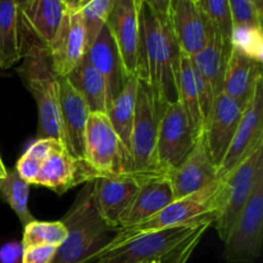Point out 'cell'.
Returning <instances> with one entry per match:
<instances>
[{
	"label": "cell",
	"instance_id": "6da1fadb",
	"mask_svg": "<svg viewBox=\"0 0 263 263\" xmlns=\"http://www.w3.org/2000/svg\"><path fill=\"white\" fill-rule=\"evenodd\" d=\"M140 69L148 81L154 108L161 118L164 108L179 100V68L181 51L167 15L157 13L140 0Z\"/></svg>",
	"mask_w": 263,
	"mask_h": 263
},
{
	"label": "cell",
	"instance_id": "7a4b0ae2",
	"mask_svg": "<svg viewBox=\"0 0 263 263\" xmlns=\"http://www.w3.org/2000/svg\"><path fill=\"white\" fill-rule=\"evenodd\" d=\"M215 217L140 234L115 247H104L86 263H186Z\"/></svg>",
	"mask_w": 263,
	"mask_h": 263
},
{
	"label": "cell",
	"instance_id": "3957f363",
	"mask_svg": "<svg viewBox=\"0 0 263 263\" xmlns=\"http://www.w3.org/2000/svg\"><path fill=\"white\" fill-rule=\"evenodd\" d=\"M67 238L58 247L51 263H86L115 236L100 218L92 202V181L85 182L68 212L62 218Z\"/></svg>",
	"mask_w": 263,
	"mask_h": 263
},
{
	"label": "cell",
	"instance_id": "277c9868",
	"mask_svg": "<svg viewBox=\"0 0 263 263\" xmlns=\"http://www.w3.org/2000/svg\"><path fill=\"white\" fill-rule=\"evenodd\" d=\"M21 79L35 99L39 112V138H61L59 76L54 72L49 50L35 41L21 40Z\"/></svg>",
	"mask_w": 263,
	"mask_h": 263
},
{
	"label": "cell",
	"instance_id": "5b68a950",
	"mask_svg": "<svg viewBox=\"0 0 263 263\" xmlns=\"http://www.w3.org/2000/svg\"><path fill=\"white\" fill-rule=\"evenodd\" d=\"M222 208V180L217 179L203 189L172 200L168 205L148 220L117 231L105 247H115L140 234L186 225L205 217L217 218Z\"/></svg>",
	"mask_w": 263,
	"mask_h": 263
},
{
	"label": "cell",
	"instance_id": "8992f818",
	"mask_svg": "<svg viewBox=\"0 0 263 263\" xmlns=\"http://www.w3.org/2000/svg\"><path fill=\"white\" fill-rule=\"evenodd\" d=\"M158 122L148 81L139 76L130 140V172L143 180L162 175L157 168L156 158Z\"/></svg>",
	"mask_w": 263,
	"mask_h": 263
},
{
	"label": "cell",
	"instance_id": "52a82bcc",
	"mask_svg": "<svg viewBox=\"0 0 263 263\" xmlns=\"http://www.w3.org/2000/svg\"><path fill=\"white\" fill-rule=\"evenodd\" d=\"M263 170V140L222 180V208L215 223L222 241L228 238L236 218L251 198L258 174Z\"/></svg>",
	"mask_w": 263,
	"mask_h": 263
},
{
	"label": "cell",
	"instance_id": "ba28073f",
	"mask_svg": "<svg viewBox=\"0 0 263 263\" xmlns=\"http://www.w3.org/2000/svg\"><path fill=\"white\" fill-rule=\"evenodd\" d=\"M85 162L95 176L131 174L130 154L107 113H90L85 134Z\"/></svg>",
	"mask_w": 263,
	"mask_h": 263
},
{
	"label": "cell",
	"instance_id": "9c48e42d",
	"mask_svg": "<svg viewBox=\"0 0 263 263\" xmlns=\"http://www.w3.org/2000/svg\"><path fill=\"white\" fill-rule=\"evenodd\" d=\"M263 170L246 207L236 218L223 244V258L233 263H252L259 258L263 238Z\"/></svg>",
	"mask_w": 263,
	"mask_h": 263
},
{
	"label": "cell",
	"instance_id": "30bf717a",
	"mask_svg": "<svg viewBox=\"0 0 263 263\" xmlns=\"http://www.w3.org/2000/svg\"><path fill=\"white\" fill-rule=\"evenodd\" d=\"M197 139L179 100L167 105L159 118L157 135L156 158L159 174L168 175L177 168Z\"/></svg>",
	"mask_w": 263,
	"mask_h": 263
},
{
	"label": "cell",
	"instance_id": "8fae6325",
	"mask_svg": "<svg viewBox=\"0 0 263 263\" xmlns=\"http://www.w3.org/2000/svg\"><path fill=\"white\" fill-rule=\"evenodd\" d=\"M140 0H113L107 27L120 53L126 80L140 69Z\"/></svg>",
	"mask_w": 263,
	"mask_h": 263
},
{
	"label": "cell",
	"instance_id": "7c38bea8",
	"mask_svg": "<svg viewBox=\"0 0 263 263\" xmlns=\"http://www.w3.org/2000/svg\"><path fill=\"white\" fill-rule=\"evenodd\" d=\"M91 181L95 210L107 226L117 233L144 180L133 174H120L99 175Z\"/></svg>",
	"mask_w": 263,
	"mask_h": 263
},
{
	"label": "cell",
	"instance_id": "4fadbf2b",
	"mask_svg": "<svg viewBox=\"0 0 263 263\" xmlns=\"http://www.w3.org/2000/svg\"><path fill=\"white\" fill-rule=\"evenodd\" d=\"M89 115L86 102L68 77H59V141L64 151L79 162H85V134Z\"/></svg>",
	"mask_w": 263,
	"mask_h": 263
},
{
	"label": "cell",
	"instance_id": "5bb4252c",
	"mask_svg": "<svg viewBox=\"0 0 263 263\" xmlns=\"http://www.w3.org/2000/svg\"><path fill=\"white\" fill-rule=\"evenodd\" d=\"M263 140V79L244 107L239 125L222 163L217 170L218 179L228 176L239 162Z\"/></svg>",
	"mask_w": 263,
	"mask_h": 263
},
{
	"label": "cell",
	"instance_id": "9a60e30c",
	"mask_svg": "<svg viewBox=\"0 0 263 263\" xmlns=\"http://www.w3.org/2000/svg\"><path fill=\"white\" fill-rule=\"evenodd\" d=\"M244 107L246 104L223 92L215 98L210 117L203 128V136L211 159L217 170L230 146Z\"/></svg>",
	"mask_w": 263,
	"mask_h": 263
},
{
	"label": "cell",
	"instance_id": "2e32d148",
	"mask_svg": "<svg viewBox=\"0 0 263 263\" xmlns=\"http://www.w3.org/2000/svg\"><path fill=\"white\" fill-rule=\"evenodd\" d=\"M167 20L181 54L193 57L207 43L210 22L197 0H170Z\"/></svg>",
	"mask_w": 263,
	"mask_h": 263
},
{
	"label": "cell",
	"instance_id": "e0dca14e",
	"mask_svg": "<svg viewBox=\"0 0 263 263\" xmlns=\"http://www.w3.org/2000/svg\"><path fill=\"white\" fill-rule=\"evenodd\" d=\"M48 50L59 77H67L81 63L86 54V33L79 9H68Z\"/></svg>",
	"mask_w": 263,
	"mask_h": 263
},
{
	"label": "cell",
	"instance_id": "ac0fdd59",
	"mask_svg": "<svg viewBox=\"0 0 263 263\" xmlns=\"http://www.w3.org/2000/svg\"><path fill=\"white\" fill-rule=\"evenodd\" d=\"M67 12L64 0H28L20 8L21 40L35 41L48 48Z\"/></svg>",
	"mask_w": 263,
	"mask_h": 263
},
{
	"label": "cell",
	"instance_id": "d6986e66",
	"mask_svg": "<svg viewBox=\"0 0 263 263\" xmlns=\"http://www.w3.org/2000/svg\"><path fill=\"white\" fill-rule=\"evenodd\" d=\"M167 176L171 181L175 199L193 194L218 179L217 167L211 159L203 134L182 163Z\"/></svg>",
	"mask_w": 263,
	"mask_h": 263
},
{
	"label": "cell",
	"instance_id": "ffe728a7",
	"mask_svg": "<svg viewBox=\"0 0 263 263\" xmlns=\"http://www.w3.org/2000/svg\"><path fill=\"white\" fill-rule=\"evenodd\" d=\"M94 177L95 174L86 162L76 161L62 146L43 162L35 185L63 194L74 185L91 181Z\"/></svg>",
	"mask_w": 263,
	"mask_h": 263
},
{
	"label": "cell",
	"instance_id": "44dd1931",
	"mask_svg": "<svg viewBox=\"0 0 263 263\" xmlns=\"http://www.w3.org/2000/svg\"><path fill=\"white\" fill-rule=\"evenodd\" d=\"M172 200H175V194L167 175L145 179L141 182L127 212L121 220L120 230L148 220L168 205Z\"/></svg>",
	"mask_w": 263,
	"mask_h": 263
},
{
	"label": "cell",
	"instance_id": "7402d4cb",
	"mask_svg": "<svg viewBox=\"0 0 263 263\" xmlns=\"http://www.w3.org/2000/svg\"><path fill=\"white\" fill-rule=\"evenodd\" d=\"M85 58L102 74L103 80L107 85L108 99H109L110 105L116 97L122 91L127 80H126L125 72H123L120 53H118V49L107 25L102 28L99 35L86 49Z\"/></svg>",
	"mask_w": 263,
	"mask_h": 263
},
{
	"label": "cell",
	"instance_id": "603a6c76",
	"mask_svg": "<svg viewBox=\"0 0 263 263\" xmlns=\"http://www.w3.org/2000/svg\"><path fill=\"white\" fill-rule=\"evenodd\" d=\"M231 49L230 40L223 37L222 33L210 23L207 43L202 50L190 57L193 66L208 82L215 97L222 92L223 77Z\"/></svg>",
	"mask_w": 263,
	"mask_h": 263
},
{
	"label": "cell",
	"instance_id": "cb8c5ba5",
	"mask_svg": "<svg viewBox=\"0 0 263 263\" xmlns=\"http://www.w3.org/2000/svg\"><path fill=\"white\" fill-rule=\"evenodd\" d=\"M262 79V63L231 49L223 77V94L247 104Z\"/></svg>",
	"mask_w": 263,
	"mask_h": 263
},
{
	"label": "cell",
	"instance_id": "d4e9b609",
	"mask_svg": "<svg viewBox=\"0 0 263 263\" xmlns=\"http://www.w3.org/2000/svg\"><path fill=\"white\" fill-rule=\"evenodd\" d=\"M68 80L82 95L89 107L90 113H108L109 99H108L107 85L102 74L90 64L86 58L68 74Z\"/></svg>",
	"mask_w": 263,
	"mask_h": 263
},
{
	"label": "cell",
	"instance_id": "484cf974",
	"mask_svg": "<svg viewBox=\"0 0 263 263\" xmlns=\"http://www.w3.org/2000/svg\"><path fill=\"white\" fill-rule=\"evenodd\" d=\"M20 8L15 0H0V68L21 61Z\"/></svg>",
	"mask_w": 263,
	"mask_h": 263
},
{
	"label": "cell",
	"instance_id": "4316f807",
	"mask_svg": "<svg viewBox=\"0 0 263 263\" xmlns=\"http://www.w3.org/2000/svg\"><path fill=\"white\" fill-rule=\"evenodd\" d=\"M138 81L139 74H134L126 81L122 91L110 103L107 113L116 134L123 146L127 149L128 154H130L131 131H133L134 117H135Z\"/></svg>",
	"mask_w": 263,
	"mask_h": 263
},
{
	"label": "cell",
	"instance_id": "83f0119b",
	"mask_svg": "<svg viewBox=\"0 0 263 263\" xmlns=\"http://www.w3.org/2000/svg\"><path fill=\"white\" fill-rule=\"evenodd\" d=\"M179 102L186 115L193 133L197 138L203 134L204 121L200 110L199 91L197 86L195 68L190 57L181 54L179 68Z\"/></svg>",
	"mask_w": 263,
	"mask_h": 263
},
{
	"label": "cell",
	"instance_id": "f1b7e54d",
	"mask_svg": "<svg viewBox=\"0 0 263 263\" xmlns=\"http://www.w3.org/2000/svg\"><path fill=\"white\" fill-rule=\"evenodd\" d=\"M28 198L30 185L21 179L15 170H8L4 179L0 180V199L9 204L23 226L35 220L28 208Z\"/></svg>",
	"mask_w": 263,
	"mask_h": 263
},
{
	"label": "cell",
	"instance_id": "f546056e",
	"mask_svg": "<svg viewBox=\"0 0 263 263\" xmlns=\"http://www.w3.org/2000/svg\"><path fill=\"white\" fill-rule=\"evenodd\" d=\"M22 247H61L67 238V228L62 220L59 221H39L33 220L23 226Z\"/></svg>",
	"mask_w": 263,
	"mask_h": 263
},
{
	"label": "cell",
	"instance_id": "4dcf8cb0",
	"mask_svg": "<svg viewBox=\"0 0 263 263\" xmlns=\"http://www.w3.org/2000/svg\"><path fill=\"white\" fill-rule=\"evenodd\" d=\"M231 48L243 55L262 63L263 61V33L261 26L239 25L233 26L230 36Z\"/></svg>",
	"mask_w": 263,
	"mask_h": 263
},
{
	"label": "cell",
	"instance_id": "1f68e13d",
	"mask_svg": "<svg viewBox=\"0 0 263 263\" xmlns=\"http://www.w3.org/2000/svg\"><path fill=\"white\" fill-rule=\"evenodd\" d=\"M113 0H89L80 8L86 33V49L91 45L102 28L107 23Z\"/></svg>",
	"mask_w": 263,
	"mask_h": 263
},
{
	"label": "cell",
	"instance_id": "d6a6232c",
	"mask_svg": "<svg viewBox=\"0 0 263 263\" xmlns=\"http://www.w3.org/2000/svg\"><path fill=\"white\" fill-rule=\"evenodd\" d=\"M200 9L207 17L208 22L222 33V36L230 40L233 31L230 8L228 0H197Z\"/></svg>",
	"mask_w": 263,
	"mask_h": 263
},
{
	"label": "cell",
	"instance_id": "836d02e7",
	"mask_svg": "<svg viewBox=\"0 0 263 263\" xmlns=\"http://www.w3.org/2000/svg\"><path fill=\"white\" fill-rule=\"evenodd\" d=\"M228 2L233 26L251 25L262 27L263 15L259 14L252 0H228Z\"/></svg>",
	"mask_w": 263,
	"mask_h": 263
},
{
	"label": "cell",
	"instance_id": "e575fe53",
	"mask_svg": "<svg viewBox=\"0 0 263 263\" xmlns=\"http://www.w3.org/2000/svg\"><path fill=\"white\" fill-rule=\"evenodd\" d=\"M62 143L57 139L53 138H37L30 146L27 148V151L25 152V154H27L31 158L36 159L40 163H43L49 156H50L53 152H55L57 149L62 148Z\"/></svg>",
	"mask_w": 263,
	"mask_h": 263
},
{
	"label": "cell",
	"instance_id": "d590c367",
	"mask_svg": "<svg viewBox=\"0 0 263 263\" xmlns=\"http://www.w3.org/2000/svg\"><path fill=\"white\" fill-rule=\"evenodd\" d=\"M57 247L41 246L23 249L22 263H51L57 253Z\"/></svg>",
	"mask_w": 263,
	"mask_h": 263
},
{
	"label": "cell",
	"instance_id": "8d00e7d4",
	"mask_svg": "<svg viewBox=\"0 0 263 263\" xmlns=\"http://www.w3.org/2000/svg\"><path fill=\"white\" fill-rule=\"evenodd\" d=\"M23 247L21 241H9L0 247V263H22Z\"/></svg>",
	"mask_w": 263,
	"mask_h": 263
},
{
	"label": "cell",
	"instance_id": "74e56055",
	"mask_svg": "<svg viewBox=\"0 0 263 263\" xmlns=\"http://www.w3.org/2000/svg\"><path fill=\"white\" fill-rule=\"evenodd\" d=\"M144 3L153 8L157 13L162 15H167V9H168L170 0H143Z\"/></svg>",
	"mask_w": 263,
	"mask_h": 263
},
{
	"label": "cell",
	"instance_id": "f35d334b",
	"mask_svg": "<svg viewBox=\"0 0 263 263\" xmlns=\"http://www.w3.org/2000/svg\"><path fill=\"white\" fill-rule=\"evenodd\" d=\"M69 10H77L80 5V0H64Z\"/></svg>",
	"mask_w": 263,
	"mask_h": 263
},
{
	"label": "cell",
	"instance_id": "ab89813d",
	"mask_svg": "<svg viewBox=\"0 0 263 263\" xmlns=\"http://www.w3.org/2000/svg\"><path fill=\"white\" fill-rule=\"evenodd\" d=\"M252 3L254 4L256 9L258 10V13L263 15V0H252Z\"/></svg>",
	"mask_w": 263,
	"mask_h": 263
},
{
	"label": "cell",
	"instance_id": "60d3db41",
	"mask_svg": "<svg viewBox=\"0 0 263 263\" xmlns=\"http://www.w3.org/2000/svg\"><path fill=\"white\" fill-rule=\"evenodd\" d=\"M7 171H8V168L4 166V163H3L2 157H0V180L4 179L5 175H7Z\"/></svg>",
	"mask_w": 263,
	"mask_h": 263
},
{
	"label": "cell",
	"instance_id": "b9f144b4",
	"mask_svg": "<svg viewBox=\"0 0 263 263\" xmlns=\"http://www.w3.org/2000/svg\"><path fill=\"white\" fill-rule=\"evenodd\" d=\"M27 2H28V0H15V3H17L18 8H22L23 5H25Z\"/></svg>",
	"mask_w": 263,
	"mask_h": 263
},
{
	"label": "cell",
	"instance_id": "7bdbcfd3",
	"mask_svg": "<svg viewBox=\"0 0 263 263\" xmlns=\"http://www.w3.org/2000/svg\"><path fill=\"white\" fill-rule=\"evenodd\" d=\"M87 2H89V0H80V5H79V9H80V8H81L82 7V5H84V4H86V3Z\"/></svg>",
	"mask_w": 263,
	"mask_h": 263
}]
</instances>
